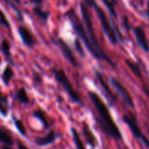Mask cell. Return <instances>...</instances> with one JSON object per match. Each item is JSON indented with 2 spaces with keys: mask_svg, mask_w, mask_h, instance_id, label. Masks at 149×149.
Returning a JSON list of instances; mask_svg holds the SVG:
<instances>
[{
  "mask_svg": "<svg viewBox=\"0 0 149 149\" xmlns=\"http://www.w3.org/2000/svg\"><path fill=\"white\" fill-rule=\"evenodd\" d=\"M0 142L6 146H13V139L10 132L5 128L0 127Z\"/></svg>",
  "mask_w": 149,
  "mask_h": 149,
  "instance_id": "15",
  "label": "cell"
},
{
  "mask_svg": "<svg viewBox=\"0 0 149 149\" xmlns=\"http://www.w3.org/2000/svg\"><path fill=\"white\" fill-rule=\"evenodd\" d=\"M95 74H96V77H97V78L99 84H101L102 88L104 90V91H105L107 97H108L109 99L111 100V103H115V102L117 101V97H116V96L114 95V93L111 91V90L110 89V87H109V85L107 84V83L105 82V80H104V77H103V74H102L99 71H97V70L95 71Z\"/></svg>",
  "mask_w": 149,
  "mask_h": 149,
  "instance_id": "11",
  "label": "cell"
},
{
  "mask_svg": "<svg viewBox=\"0 0 149 149\" xmlns=\"http://www.w3.org/2000/svg\"><path fill=\"white\" fill-rule=\"evenodd\" d=\"M123 120L129 126L133 136L136 139H138L140 142H142L146 147H149V139L142 132V131L138 124V121L136 119V117L133 114H125L123 116Z\"/></svg>",
  "mask_w": 149,
  "mask_h": 149,
  "instance_id": "6",
  "label": "cell"
},
{
  "mask_svg": "<svg viewBox=\"0 0 149 149\" xmlns=\"http://www.w3.org/2000/svg\"><path fill=\"white\" fill-rule=\"evenodd\" d=\"M55 139H56V133L54 132V131H50L46 136L37 138L35 139V143L39 146H44L52 144L53 142L55 141Z\"/></svg>",
  "mask_w": 149,
  "mask_h": 149,
  "instance_id": "13",
  "label": "cell"
},
{
  "mask_svg": "<svg viewBox=\"0 0 149 149\" xmlns=\"http://www.w3.org/2000/svg\"><path fill=\"white\" fill-rule=\"evenodd\" d=\"M9 5H10V6L11 7H13V9L16 12V13H17V16H18V18H19V19L20 20V21H22L23 20V16H22V13H21V12L13 5V4H12V3H8Z\"/></svg>",
  "mask_w": 149,
  "mask_h": 149,
  "instance_id": "28",
  "label": "cell"
},
{
  "mask_svg": "<svg viewBox=\"0 0 149 149\" xmlns=\"http://www.w3.org/2000/svg\"><path fill=\"white\" fill-rule=\"evenodd\" d=\"M33 80L36 84H42V77L37 72H33Z\"/></svg>",
  "mask_w": 149,
  "mask_h": 149,
  "instance_id": "26",
  "label": "cell"
},
{
  "mask_svg": "<svg viewBox=\"0 0 149 149\" xmlns=\"http://www.w3.org/2000/svg\"><path fill=\"white\" fill-rule=\"evenodd\" d=\"M19 33L20 35V38L23 41V43L28 47H33L35 44V39L33 33L26 27L23 26H19Z\"/></svg>",
  "mask_w": 149,
  "mask_h": 149,
  "instance_id": "10",
  "label": "cell"
},
{
  "mask_svg": "<svg viewBox=\"0 0 149 149\" xmlns=\"http://www.w3.org/2000/svg\"><path fill=\"white\" fill-rule=\"evenodd\" d=\"M133 33L136 38V40L139 46L143 49L144 52H149V40L146 37V32L143 27L141 26H135L133 28Z\"/></svg>",
  "mask_w": 149,
  "mask_h": 149,
  "instance_id": "9",
  "label": "cell"
},
{
  "mask_svg": "<svg viewBox=\"0 0 149 149\" xmlns=\"http://www.w3.org/2000/svg\"><path fill=\"white\" fill-rule=\"evenodd\" d=\"M0 64H1V57H0Z\"/></svg>",
  "mask_w": 149,
  "mask_h": 149,
  "instance_id": "36",
  "label": "cell"
},
{
  "mask_svg": "<svg viewBox=\"0 0 149 149\" xmlns=\"http://www.w3.org/2000/svg\"><path fill=\"white\" fill-rule=\"evenodd\" d=\"M52 74L54 77L56 82L64 89V91L68 93V95L69 96V97L71 98V100L77 104H83L80 96L77 94V92L74 90L69 78L68 77L67 74L65 73V71L61 68L60 69H56V68H53L52 69Z\"/></svg>",
  "mask_w": 149,
  "mask_h": 149,
  "instance_id": "4",
  "label": "cell"
},
{
  "mask_svg": "<svg viewBox=\"0 0 149 149\" xmlns=\"http://www.w3.org/2000/svg\"><path fill=\"white\" fill-rule=\"evenodd\" d=\"M16 97H17V99H18L21 104H28V103L30 102V99H29V97H28V95H27V92H26V89L23 88V87L18 90L17 94H16Z\"/></svg>",
  "mask_w": 149,
  "mask_h": 149,
  "instance_id": "20",
  "label": "cell"
},
{
  "mask_svg": "<svg viewBox=\"0 0 149 149\" xmlns=\"http://www.w3.org/2000/svg\"><path fill=\"white\" fill-rule=\"evenodd\" d=\"M0 24H1L4 27H6V28H10V23H9V21H8V19H6V15H5V13L2 12V10L0 9Z\"/></svg>",
  "mask_w": 149,
  "mask_h": 149,
  "instance_id": "24",
  "label": "cell"
},
{
  "mask_svg": "<svg viewBox=\"0 0 149 149\" xmlns=\"http://www.w3.org/2000/svg\"><path fill=\"white\" fill-rule=\"evenodd\" d=\"M18 148H19V149H29L28 147H26L25 145H23V144L20 143V142L18 143Z\"/></svg>",
  "mask_w": 149,
  "mask_h": 149,
  "instance_id": "32",
  "label": "cell"
},
{
  "mask_svg": "<svg viewBox=\"0 0 149 149\" xmlns=\"http://www.w3.org/2000/svg\"><path fill=\"white\" fill-rule=\"evenodd\" d=\"M13 120H14V125H15L17 130L20 132V134H22L23 136H26V127H25L24 124L22 123V121L19 119H17L15 117H13Z\"/></svg>",
  "mask_w": 149,
  "mask_h": 149,
  "instance_id": "23",
  "label": "cell"
},
{
  "mask_svg": "<svg viewBox=\"0 0 149 149\" xmlns=\"http://www.w3.org/2000/svg\"><path fill=\"white\" fill-rule=\"evenodd\" d=\"M66 17L68 19L74 31L77 33V34L79 36V38L83 40L84 44L85 45V47H87V49L90 51V53L97 60H100V61H106L107 63H109L113 68H117L116 67V64L112 61V60L104 53V54H102L100 52H98L97 50V48L95 47V46L93 45L88 33H87V30L84 25V22H82L80 20V19L78 18L77 13L74 12L73 9H70L68 10L67 13H66Z\"/></svg>",
  "mask_w": 149,
  "mask_h": 149,
  "instance_id": "2",
  "label": "cell"
},
{
  "mask_svg": "<svg viewBox=\"0 0 149 149\" xmlns=\"http://www.w3.org/2000/svg\"><path fill=\"white\" fill-rule=\"evenodd\" d=\"M123 24L125 27L126 30H130L131 28V25H130V22H129V19L127 16H124V19H123Z\"/></svg>",
  "mask_w": 149,
  "mask_h": 149,
  "instance_id": "29",
  "label": "cell"
},
{
  "mask_svg": "<svg viewBox=\"0 0 149 149\" xmlns=\"http://www.w3.org/2000/svg\"><path fill=\"white\" fill-rule=\"evenodd\" d=\"M0 149H13V148H11V147H10V146H6V145H5V146H3L0 147Z\"/></svg>",
  "mask_w": 149,
  "mask_h": 149,
  "instance_id": "34",
  "label": "cell"
},
{
  "mask_svg": "<svg viewBox=\"0 0 149 149\" xmlns=\"http://www.w3.org/2000/svg\"><path fill=\"white\" fill-rule=\"evenodd\" d=\"M89 97L93 103L98 114V124L105 134L117 140H122V134L113 120L109 108L102 100V98L94 91H89Z\"/></svg>",
  "mask_w": 149,
  "mask_h": 149,
  "instance_id": "1",
  "label": "cell"
},
{
  "mask_svg": "<svg viewBox=\"0 0 149 149\" xmlns=\"http://www.w3.org/2000/svg\"><path fill=\"white\" fill-rule=\"evenodd\" d=\"M71 133H72V138H73V140L74 142V144H76V146H77V149H86L85 148V146L78 133V131L76 129L72 127L71 128Z\"/></svg>",
  "mask_w": 149,
  "mask_h": 149,
  "instance_id": "17",
  "label": "cell"
},
{
  "mask_svg": "<svg viewBox=\"0 0 149 149\" xmlns=\"http://www.w3.org/2000/svg\"><path fill=\"white\" fill-rule=\"evenodd\" d=\"M55 44L59 47V48L61 49L63 56L65 57V59L73 66V67H76L77 68L78 67V61L74 56L73 51L71 50L70 47L61 38H58L56 40H55Z\"/></svg>",
  "mask_w": 149,
  "mask_h": 149,
  "instance_id": "7",
  "label": "cell"
},
{
  "mask_svg": "<svg viewBox=\"0 0 149 149\" xmlns=\"http://www.w3.org/2000/svg\"><path fill=\"white\" fill-rule=\"evenodd\" d=\"M146 15L149 19V0H147V8H146Z\"/></svg>",
  "mask_w": 149,
  "mask_h": 149,
  "instance_id": "33",
  "label": "cell"
},
{
  "mask_svg": "<svg viewBox=\"0 0 149 149\" xmlns=\"http://www.w3.org/2000/svg\"><path fill=\"white\" fill-rule=\"evenodd\" d=\"M0 49H1L2 53L8 58L11 56V46L9 41L6 39H4L1 41V44H0Z\"/></svg>",
  "mask_w": 149,
  "mask_h": 149,
  "instance_id": "21",
  "label": "cell"
},
{
  "mask_svg": "<svg viewBox=\"0 0 149 149\" xmlns=\"http://www.w3.org/2000/svg\"><path fill=\"white\" fill-rule=\"evenodd\" d=\"M84 2L89 6V7H92L94 8V10L97 13V15L99 19V21L101 22L102 27L104 29V33L106 34L108 40L111 42V44L116 45L118 42V34L115 31V29L113 28V26H111V24L110 23V20L108 19V17L106 16L105 13L104 12V10L97 6V4L96 3L95 0H84Z\"/></svg>",
  "mask_w": 149,
  "mask_h": 149,
  "instance_id": "3",
  "label": "cell"
},
{
  "mask_svg": "<svg viewBox=\"0 0 149 149\" xmlns=\"http://www.w3.org/2000/svg\"><path fill=\"white\" fill-rule=\"evenodd\" d=\"M0 113H1L4 117H6L8 115L7 107L5 105L4 102H2V101H0Z\"/></svg>",
  "mask_w": 149,
  "mask_h": 149,
  "instance_id": "27",
  "label": "cell"
},
{
  "mask_svg": "<svg viewBox=\"0 0 149 149\" xmlns=\"http://www.w3.org/2000/svg\"><path fill=\"white\" fill-rule=\"evenodd\" d=\"M14 77V71L10 66H6L3 74H2V81L6 85H8Z\"/></svg>",
  "mask_w": 149,
  "mask_h": 149,
  "instance_id": "18",
  "label": "cell"
},
{
  "mask_svg": "<svg viewBox=\"0 0 149 149\" xmlns=\"http://www.w3.org/2000/svg\"><path fill=\"white\" fill-rule=\"evenodd\" d=\"M102 1H103L104 4L105 5L106 8L108 9V11H109V13H111V15L113 16L115 19H117L118 16H117L116 9H115V5L111 1V0H102Z\"/></svg>",
  "mask_w": 149,
  "mask_h": 149,
  "instance_id": "22",
  "label": "cell"
},
{
  "mask_svg": "<svg viewBox=\"0 0 149 149\" xmlns=\"http://www.w3.org/2000/svg\"><path fill=\"white\" fill-rule=\"evenodd\" d=\"M80 10H81V14H82V18H83V22L84 25L87 30V33L93 43V45L95 46V47L97 48V50L102 54H104V52L103 51V49L100 47V44L97 39V35L95 33V29L93 26V23H92V19L91 17V13L89 12L88 9V6L85 3H80Z\"/></svg>",
  "mask_w": 149,
  "mask_h": 149,
  "instance_id": "5",
  "label": "cell"
},
{
  "mask_svg": "<svg viewBox=\"0 0 149 149\" xmlns=\"http://www.w3.org/2000/svg\"><path fill=\"white\" fill-rule=\"evenodd\" d=\"M74 47H76V49L77 50L78 54L81 55V56H84L85 55V53L84 51V48L82 47V44L80 42V40L77 39L76 40H74Z\"/></svg>",
  "mask_w": 149,
  "mask_h": 149,
  "instance_id": "25",
  "label": "cell"
},
{
  "mask_svg": "<svg viewBox=\"0 0 149 149\" xmlns=\"http://www.w3.org/2000/svg\"><path fill=\"white\" fill-rule=\"evenodd\" d=\"M111 83L113 85V87L117 90V91L118 92V94L121 96V97L123 98V100L125 101V103L130 106L131 108H134V102L133 99L131 96V94L129 93V91H127V89L116 78H111Z\"/></svg>",
  "mask_w": 149,
  "mask_h": 149,
  "instance_id": "8",
  "label": "cell"
},
{
  "mask_svg": "<svg viewBox=\"0 0 149 149\" xmlns=\"http://www.w3.org/2000/svg\"><path fill=\"white\" fill-rule=\"evenodd\" d=\"M30 1H31V3L36 5L37 6H40L42 5V3H43L44 0H30Z\"/></svg>",
  "mask_w": 149,
  "mask_h": 149,
  "instance_id": "30",
  "label": "cell"
},
{
  "mask_svg": "<svg viewBox=\"0 0 149 149\" xmlns=\"http://www.w3.org/2000/svg\"><path fill=\"white\" fill-rule=\"evenodd\" d=\"M0 101H2L4 103H7V97L6 95H4L1 91H0Z\"/></svg>",
  "mask_w": 149,
  "mask_h": 149,
  "instance_id": "31",
  "label": "cell"
},
{
  "mask_svg": "<svg viewBox=\"0 0 149 149\" xmlns=\"http://www.w3.org/2000/svg\"><path fill=\"white\" fill-rule=\"evenodd\" d=\"M34 14L40 19L42 20L43 22H47L49 19V16H50V13L49 12H46V11H43L41 9L40 6H34L33 9Z\"/></svg>",
  "mask_w": 149,
  "mask_h": 149,
  "instance_id": "19",
  "label": "cell"
},
{
  "mask_svg": "<svg viewBox=\"0 0 149 149\" xmlns=\"http://www.w3.org/2000/svg\"><path fill=\"white\" fill-rule=\"evenodd\" d=\"M125 64L136 77H138L139 79H142L141 68H140L139 65L137 62H135V61H133L132 60H125Z\"/></svg>",
  "mask_w": 149,
  "mask_h": 149,
  "instance_id": "14",
  "label": "cell"
},
{
  "mask_svg": "<svg viewBox=\"0 0 149 149\" xmlns=\"http://www.w3.org/2000/svg\"><path fill=\"white\" fill-rule=\"evenodd\" d=\"M83 132H84V138H85L87 144L90 145L92 148H95L97 146V140L95 135L93 134V132H91V128L89 127V125L85 122L83 124Z\"/></svg>",
  "mask_w": 149,
  "mask_h": 149,
  "instance_id": "12",
  "label": "cell"
},
{
  "mask_svg": "<svg viewBox=\"0 0 149 149\" xmlns=\"http://www.w3.org/2000/svg\"><path fill=\"white\" fill-rule=\"evenodd\" d=\"M33 117H35L36 118H38V119L41 122V124L43 125V126H44L45 129L49 128L50 124H49V122H48V120H47V118L46 113H45L43 111H41V110H40V109H39V110H36L35 111H33Z\"/></svg>",
  "mask_w": 149,
  "mask_h": 149,
  "instance_id": "16",
  "label": "cell"
},
{
  "mask_svg": "<svg viewBox=\"0 0 149 149\" xmlns=\"http://www.w3.org/2000/svg\"><path fill=\"white\" fill-rule=\"evenodd\" d=\"M13 1H14V2H16L17 4H20V3H21L20 0H13Z\"/></svg>",
  "mask_w": 149,
  "mask_h": 149,
  "instance_id": "35",
  "label": "cell"
}]
</instances>
